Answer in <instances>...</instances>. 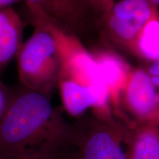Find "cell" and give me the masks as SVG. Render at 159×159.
I'll list each match as a JSON object with an SVG mask.
<instances>
[{
	"label": "cell",
	"mask_w": 159,
	"mask_h": 159,
	"mask_svg": "<svg viewBox=\"0 0 159 159\" xmlns=\"http://www.w3.org/2000/svg\"><path fill=\"white\" fill-rule=\"evenodd\" d=\"M157 13L156 6L149 0H120L103 19L114 39L133 51L143 29Z\"/></svg>",
	"instance_id": "cell-5"
},
{
	"label": "cell",
	"mask_w": 159,
	"mask_h": 159,
	"mask_svg": "<svg viewBox=\"0 0 159 159\" xmlns=\"http://www.w3.org/2000/svg\"><path fill=\"white\" fill-rule=\"evenodd\" d=\"M127 159H159V128L151 124L131 127L127 141Z\"/></svg>",
	"instance_id": "cell-10"
},
{
	"label": "cell",
	"mask_w": 159,
	"mask_h": 159,
	"mask_svg": "<svg viewBox=\"0 0 159 159\" xmlns=\"http://www.w3.org/2000/svg\"><path fill=\"white\" fill-rule=\"evenodd\" d=\"M152 77V80L155 85L156 86V88L159 89V77Z\"/></svg>",
	"instance_id": "cell-18"
},
{
	"label": "cell",
	"mask_w": 159,
	"mask_h": 159,
	"mask_svg": "<svg viewBox=\"0 0 159 159\" xmlns=\"http://www.w3.org/2000/svg\"><path fill=\"white\" fill-rule=\"evenodd\" d=\"M11 0H0V10H2L9 7Z\"/></svg>",
	"instance_id": "cell-17"
},
{
	"label": "cell",
	"mask_w": 159,
	"mask_h": 159,
	"mask_svg": "<svg viewBox=\"0 0 159 159\" xmlns=\"http://www.w3.org/2000/svg\"><path fill=\"white\" fill-rule=\"evenodd\" d=\"M147 124H151L158 127L159 126V101L156 105V107L155 108L154 111H152V114L150 115Z\"/></svg>",
	"instance_id": "cell-15"
},
{
	"label": "cell",
	"mask_w": 159,
	"mask_h": 159,
	"mask_svg": "<svg viewBox=\"0 0 159 159\" xmlns=\"http://www.w3.org/2000/svg\"><path fill=\"white\" fill-rule=\"evenodd\" d=\"M139 56L159 61V13L151 19L137 39L133 49Z\"/></svg>",
	"instance_id": "cell-11"
},
{
	"label": "cell",
	"mask_w": 159,
	"mask_h": 159,
	"mask_svg": "<svg viewBox=\"0 0 159 159\" xmlns=\"http://www.w3.org/2000/svg\"><path fill=\"white\" fill-rule=\"evenodd\" d=\"M35 25L47 28L56 41L59 56L57 85L66 112L79 116L92 108L99 117L114 116L108 89L92 53L72 33L54 23Z\"/></svg>",
	"instance_id": "cell-1"
},
{
	"label": "cell",
	"mask_w": 159,
	"mask_h": 159,
	"mask_svg": "<svg viewBox=\"0 0 159 159\" xmlns=\"http://www.w3.org/2000/svg\"><path fill=\"white\" fill-rule=\"evenodd\" d=\"M35 27L16 57L19 78L25 89L50 97L59 71L57 43L47 28L36 25Z\"/></svg>",
	"instance_id": "cell-3"
},
{
	"label": "cell",
	"mask_w": 159,
	"mask_h": 159,
	"mask_svg": "<svg viewBox=\"0 0 159 159\" xmlns=\"http://www.w3.org/2000/svg\"><path fill=\"white\" fill-rule=\"evenodd\" d=\"M23 23L12 7L0 10V69L16 57L22 45Z\"/></svg>",
	"instance_id": "cell-9"
},
{
	"label": "cell",
	"mask_w": 159,
	"mask_h": 159,
	"mask_svg": "<svg viewBox=\"0 0 159 159\" xmlns=\"http://www.w3.org/2000/svg\"><path fill=\"white\" fill-rule=\"evenodd\" d=\"M98 63L108 89L114 114L119 113V97L132 69L125 61L111 51H99L93 54Z\"/></svg>",
	"instance_id": "cell-8"
},
{
	"label": "cell",
	"mask_w": 159,
	"mask_h": 159,
	"mask_svg": "<svg viewBox=\"0 0 159 159\" xmlns=\"http://www.w3.org/2000/svg\"><path fill=\"white\" fill-rule=\"evenodd\" d=\"M131 127L114 119L94 115L71 126L70 142L79 159H127Z\"/></svg>",
	"instance_id": "cell-4"
},
{
	"label": "cell",
	"mask_w": 159,
	"mask_h": 159,
	"mask_svg": "<svg viewBox=\"0 0 159 159\" xmlns=\"http://www.w3.org/2000/svg\"><path fill=\"white\" fill-rule=\"evenodd\" d=\"M71 126L37 91L13 94L0 119V153L35 152L70 142Z\"/></svg>",
	"instance_id": "cell-2"
},
{
	"label": "cell",
	"mask_w": 159,
	"mask_h": 159,
	"mask_svg": "<svg viewBox=\"0 0 159 159\" xmlns=\"http://www.w3.org/2000/svg\"><path fill=\"white\" fill-rule=\"evenodd\" d=\"M148 74L151 77H159V61H156L148 68Z\"/></svg>",
	"instance_id": "cell-16"
},
{
	"label": "cell",
	"mask_w": 159,
	"mask_h": 159,
	"mask_svg": "<svg viewBox=\"0 0 159 159\" xmlns=\"http://www.w3.org/2000/svg\"><path fill=\"white\" fill-rule=\"evenodd\" d=\"M151 3L153 4L155 6H159V0H149Z\"/></svg>",
	"instance_id": "cell-19"
},
{
	"label": "cell",
	"mask_w": 159,
	"mask_h": 159,
	"mask_svg": "<svg viewBox=\"0 0 159 159\" xmlns=\"http://www.w3.org/2000/svg\"><path fill=\"white\" fill-rule=\"evenodd\" d=\"M12 96L13 93H11L0 81V119L5 114L6 109L11 102Z\"/></svg>",
	"instance_id": "cell-14"
},
{
	"label": "cell",
	"mask_w": 159,
	"mask_h": 159,
	"mask_svg": "<svg viewBox=\"0 0 159 159\" xmlns=\"http://www.w3.org/2000/svg\"><path fill=\"white\" fill-rule=\"evenodd\" d=\"M0 159H79L71 142L30 152L0 153Z\"/></svg>",
	"instance_id": "cell-12"
},
{
	"label": "cell",
	"mask_w": 159,
	"mask_h": 159,
	"mask_svg": "<svg viewBox=\"0 0 159 159\" xmlns=\"http://www.w3.org/2000/svg\"><path fill=\"white\" fill-rule=\"evenodd\" d=\"M34 22L50 21L69 32L82 16L77 0H25Z\"/></svg>",
	"instance_id": "cell-7"
},
{
	"label": "cell",
	"mask_w": 159,
	"mask_h": 159,
	"mask_svg": "<svg viewBox=\"0 0 159 159\" xmlns=\"http://www.w3.org/2000/svg\"><path fill=\"white\" fill-rule=\"evenodd\" d=\"M84 2L103 18L110 11L116 0H84Z\"/></svg>",
	"instance_id": "cell-13"
},
{
	"label": "cell",
	"mask_w": 159,
	"mask_h": 159,
	"mask_svg": "<svg viewBox=\"0 0 159 159\" xmlns=\"http://www.w3.org/2000/svg\"><path fill=\"white\" fill-rule=\"evenodd\" d=\"M156 89L147 71L132 69L119 97V113L122 107L136 121V126L147 124L159 101Z\"/></svg>",
	"instance_id": "cell-6"
}]
</instances>
